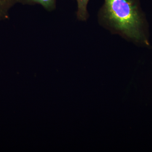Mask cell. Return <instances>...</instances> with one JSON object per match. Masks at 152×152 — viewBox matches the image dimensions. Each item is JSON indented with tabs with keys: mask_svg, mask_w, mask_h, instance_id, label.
<instances>
[{
	"mask_svg": "<svg viewBox=\"0 0 152 152\" xmlns=\"http://www.w3.org/2000/svg\"><path fill=\"white\" fill-rule=\"evenodd\" d=\"M98 18L101 24L139 46H150L149 25L141 0H104Z\"/></svg>",
	"mask_w": 152,
	"mask_h": 152,
	"instance_id": "obj_1",
	"label": "cell"
},
{
	"mask_svg": "<svg viewBox=\"0 0 152 152\" xmlns=\"http://www.w3.org/2000/svg\"><path fill=\"white\" fill-rule=\"evenodd\" d=\"M17 4L23 5H39L48 12H52L56 8L57 0H16Z\"/></svg>",
	"mask_w": 152,
	"mask_h": 152,
	"instance_id": "obj_2",
	"label": "cell"
},
{
	"mask_svg": "<svg viewBox=\"0 0 152 152\" xmlns=\"http://www.w3.org/2000/svg\"><path fill=\"white\" fill-rule=\"evenodd\" d=\"M16 4V0H0V21L10 18V12Z\"/></svg>",
	"mask_w": 152,
	"mask_h": 152,
	"instance_id": "obj_3",
	"label": "cell"
},
{
	"mask_svg": "<svg viewBox=\"0 0 152 152\" xmlns=\"http://www.w3.org/2000/svg\"><path fill=\"white\" fill-rule=\"evenodd\" d=\"M77 4V18L81 21H86L89 18L88 6L91 0H75Z\"/></svg>",
	"mask_w": 152,
	"mask_h": 152,
	"instance_id": "obj_4",
	"label": "cell"
}]
</instances>
